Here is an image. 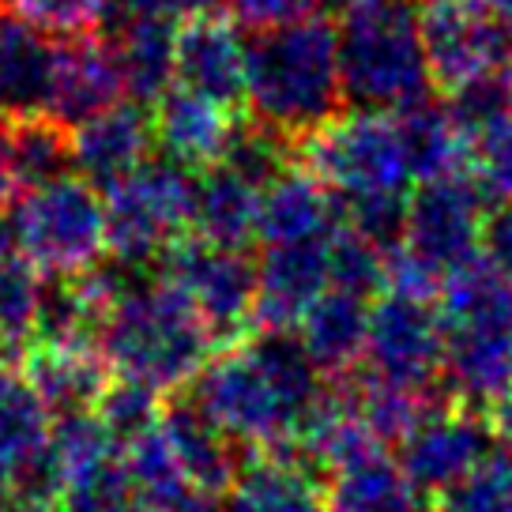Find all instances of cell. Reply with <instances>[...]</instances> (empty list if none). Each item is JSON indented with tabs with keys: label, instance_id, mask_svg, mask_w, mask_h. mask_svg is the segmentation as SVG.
Here are the masks:
<instances>
[{
	"label": "cell",
	"instance_id": "1",
	"mask_svg": "<svg viewBox=\"0 0 512 512\" xmlns=\"http://www.w3.org/2000/svg\"><path fill=\"white\" fill-rule=\"evenodd\" d=\"M324 392L298 336H253L215 354L192 384V403L249 456L294 452Z\"/></svg>",
	"mask_w": 512,
	"mask_h": 512
},
{
	"label": "cell",
	"instance_id": "2",
	"mask_svg": "<svg viewBox=\"0 0 512 512\" xmlns=\"http://www.w3.org/2000/svg\"><path fill=\"white\" fill-rule=\"evenodd\" d=\"M249 117L302 147L347 110L339 72V27L309 16L249 42Z\"/></svg>",
	"mask_w": 512,
	"mask_h": 512
},
{
	"label": "cell",
	"instance_id": "3",
	"mask_svg": "<svg viewBox=\"0 0 512 512\" xmlns=\"http://www.w3.org/2000/svg\"><path fill=\"white\" fill-rule=\"evenodd\" d=\"M98 347L117 377L155 392H181L215 358V336L189 294L170 279L132 283L98 328Z\"/></svg>",
	"mask_w": 512,
	"mask_h": 512
},
{
	"label": "cell",
	"instance_id": "4",
	"mask_svg": "<svg viewBox=\"0 0 512 512\" xmlns=\"http://www.w3.org/2000/svg\"><path fill=\"white\" fill-rule=\"evenodd\" d=\"M339 72L351 110L403 113L430 98L433 76L418 31V8L407 0H377L343 12Z\"/></svg>",
	"mask_w": 512,
	"mask_h": 512
},
{
	"label": "cell",
	"instance_id": "5",
	"mask_svg": "<svg viewBox=\"0 0 512 512\" xmlns=\"http://www.w3.org/2000/svg\"><path fill=\"white\" fill-rule=\"evenodd\" d=\"M302 166L343 208L415 192L400 121L392 113L343 110L302 144Z\"/></svg>",
	"mask_w": 512,
	"mask_h": 512
},
{
	"label": "cell",
	"instance_id": "6",
	"mask_svg": "<svg viewBox=\"0 0 512 512\" xmlns=\"http://www.w3.org/2000/svg\"><path fill=\"white\" fill-rule=\"evenodd\" d=\"M12 215L16 253L27 256L49 279H72L102 264L110 253L106 200L83 177H61L53 185L23 192Z\"/></svg>",
	"mask_w": 512,
	"mask_h": 512
},
{
	"label": "cell",
	"instance_id": "7",
	"mask_svg": "<svg viewBox=\"0 0 512 512\" xmlns=\"http://www.w3.org/2000/svg\"><path fill=\"white\" fill-rule=\"evenodd\" d=\"M110 253L125 268H144L192 234L196 174L170 159L144 162L136 174L102 192Z\"/></svg>",
	"mask_w": 512,
	"mask_h": 512
},
{
	"label": "cell",
	"instance_id": "8",
	"mask_svg": "<svg viewBox=\"0 0 512 512\" xmlns=\"http://www.w3.org/2000/svg\"><path fill=\"white\" fill-rule=\"evenodd\" d=\"M418 31L433 87L445 95L486 76H501L512 64V19L475 0H418Z\"/></svg>",
	"mask_w": 512,
	"mask_h": 512
},
{
	"label": "cell",
	"instance_id": "9",
	"mask_svg": "<svg viewBox=\"0 0 512 512\" xmlns=\"http://www.w3.org/2000/svg\"><path fill=\"white\" fill-rule=\"evenodd\" d=\"M162 279L189 294L196 313L208 320L215 343L234 347L245 332H253L256 305V260L238 249H223L211 241L181 238L170 253L159 260Z\"/></svg>",
	"mask_w": 512,
	"mask_h": 512
},
{
	"label": "cell",
	"instance_id": "10",
	"mask_svg": "<svg viewBox=\"0 0 512 512\" xmlns=\"http://www.w3.org/2000/svg\"><path fill=\"white\" fill-rule=\"evenodd\" d=\"M486 192L471 174L426 181L411 192L403 245L407 253L422 260L441 279L464 268L467 260L482 253V230H486Z\"/></svg>",
	"mask_w": 512,
	"mask_h": 512
},
{
	"label": "cell",
	"instance_id": "11",
	"mask_svg": "<svg viewBox=\"0 0 512 512\" xmlns=\"http://www.w3.org/2000/svg\"><path fill=\"white\" fill-rule=\"evenodd\" d=\"M441 358H445V320L437 305L400 294H381L373 302L362 373L415 392L445 396Z\"/></svg>",
	"mask_w": 512,
	"mask_h": 512
},
{
	"label": "cell",
	"instance_id": "12",
	"mask_svg": "<svg viewBox=\"0 0 512 512\" xmlns=\"http://www.w3.org/2000/svg\"><path fill=\"white\" fill-rule=\"evenodd\" d=\"M441 392L467 411H494L512 392V313L445 320Z\"/></svg>",
	"mask_w": 512,
	"mask_h": 512
},
{
	"label": "cell",
	"instance_id": "13",
	"mask_svg": "<svg viewBox=\"0 0 512 512\" xmlns=\"http://www.w3.org/2000/svg\"><path fill=\"white\" fill-rule=\"evenodd\" d=\"M494 426L479 411L441 403L400 445V464L430 497H445L494 452Z\"/></svg>",
	"mask_w": 512,
	"mask_h": 512
},
{
	"label": "cell",
	"instance_id": "14",
	"mask_svg": "<svg viewBox=\"0 0 512 512\" xmlns=\"http://www.w3.org/2000/svg\"><path fill=\"white\" fill-rule=\"evenodd\" d=\"M332 238L260 249L253 336H294L305 313L332 290V268H328Z\"/></svg>",
	"mask_w": 512,
	"mask_h": 512
},
{
	"label": "cell",
	"instance_id": "15",
	"mask_svg": "<svg viewBox=\"0 0 512 512\" xmlns=\"http://www.w3.org/2000/svg\"><path fill=\"white\" fill-rule=\"evenodd\" d=\"M177 87L226 110L249 102V42L223 12L196 16L177 31Z\"/></svg>",
	"mask_w": 512,
	"mask_h": 512
},
{
	"label": "cell",
	"instance_id": "16",
	"mask_svg": "<svg viewBox=\"0 0 512 512\" xmlns=\"http://www.w3.org/2000/svg\"><path fill=\"white\" fill-rule=\"evenodd\" d=\"M125 72L117 49L102 34L64 38L53 57V87H49L46 113L64 128H80L91 117L125 102Z\"/></svg>",
	"mask_w": 512,
	"mask_h": 512
},
{
	"label": "cell",
	"instance_id": "17",
	"mask_svg": "<svg viewBox=\"0 0 512 512\" xmlns=\"http://www.w3.org/2000/svg\"><path fill=\"white\" fill-rule=\"evenodd\" d=\"M155 121L140 102H121L113 110L91 117L87 125L72 128V170L76 177L91 181L98 192L136 174L144 162H151Z\"/></svg>",
	"mask_w": 512,
	"mask_h": 512
},
{
	"label": "cell",
	"instance_id": "18",
	"mask_svg": "<svg viewBox=\"0 0 512 512\" xmlns=\"http://www.w3.org/2000/svg\"><path fill=\"white\" fill-rule=\"evenodd\" d=\"M23 377L31 381L38 400L49 407V415L64 418L95 411L113 384V366L98 347V339L34 343L23 354Z\"/></svg>",
	"mask_w": 512,
	"mask_h": 512
},
{
	"label": "cell",
	"instance_id": "19",
	"mask_svg": "<svg viewBox=\"0 0 512 512\" xmlns=\"http://www.w3.org/2000/svg\"><path fill=\"white\" fill-rule=\"evenodd\" d=\"M151 121L162 155L177 166H189L192 174L219 166L241 132V117H234V110L192 95L185 87H170L155 102Z\"/></svg>",
	"mask_w": 512,
	"mask_h": 512
},
{
	"label": "cell",
	"instance_id": "20",
	"mask_svg": "<svg viewBox=\"0 0 512 512\" xmlns=\"http://www.w3.org/2000/svg\"><path fill=\"white\" fill-rule=\"evenodd\" d=\"M343 204L317 181L313 170L290 166L264 189L260 245H305L328 241L343 226Z\"/></svg>",
	"mask_w": 512,
	"mask_h": 512
},
{
	"label": "cell",
	"instance_id": "21",
	"mask_svg": "<svg viewBox=\"0 0 512 512\" xmlns=\"http://www.w3.org/2000/svg\"><path fill=\"white\" fill-rule=\"evenodd\" d=\"M162 433L185 467V479L196 494L223 497L238 482L241 467L249 464V452L230 441L192 400L170 403L162 411Z\"/></svg>",
	"mask_w": 512,
	"mask_h": 512
},
{
	"label": "cell",
	"instance_id": "22",
	"mask_svg": "<svg viewBox=\"0 0 512 512\" xmlns=\"http://www.w3.org/2000/svg\"><path fill=\"white\" fill-rule=\"evenodd\" d=\"M381 441L373 437L366 418L358 411L351 377L343 381H324L320 400L305 418V430L298 437V456L320 475H336L343 467L358 464L369 452H381Z\"/></svg>",
	"mask_w": 512,
	"mask_h": 512
},
{
	"label": "cell",
	"instance_id": "23",
	"mask_svg": "<svg viewBox=\"0 0 512 512\" xmlns=\"http://www.w3.org/2000/svg\"><path fill=\"white\" fill-rule=\"evenodd\" d=\"M369 313H373L369 298L336 287L305 313L294 336L324 381H343V377L358 373L362 358H366Z\"/></svg>",
	"mask_w": 512,
	"mask_h": 512
},
{
	"label": "cell",
	"instance_id": "24",
	"mask_svg": "<svg viewBox=\"0 0 512 512\" xmlns=\"http://www.w3.org/2000/svg\"><path fill=\"white\" fill-rule=\"evenodd\" d=\"M260 208L264 189L234 166H211L196 174V208H192V234L249 253V245L260 241Z\"/></svg>",
	"mask_w": 512,
	"mask_h": 512
},
{
	"label": "cell",
	"instance_id": "25",
	"mask_svg": "<svg viewBox=\"0 0 512 512\" xmlns=\"http://www.w3.org/2000/svg\"><path fill=\"white\" fill-rule=\"evenodd\" d=\"M223 505L226 512H328V482L298 452L249 456Z\"/></svg>",
	"mask_w": 512,
	"mask_h": 512
},
{
	"label": "cell",
	"instance_id": "26",
	"mask_svg": "<svg viewBox=\"0 0 512 512\" xmlns=\"http://www.w3.org/2000/svg\"><path fill=\"white\" fill-rule=\"evenodd\" d=\"M57 46L16 12H0V113H46Z\"/></svg>",
	"mask_w": 512,
	"mask_h": 512
},
{
	"label": "cell",
	"instance_id": "27",
	"mask_svg": "<svg viewBox=\"0 0 512 512\" xmlns=\"http://www.w3.org/2000/svg\"><path fill=\"white\" fill-rule=\"evenodd\" d=\"M396 121L415 185L471 174V136L452 117L445 98H422L418 106L396 113Z\"/></svg>",
	"mask_w": 512,
	"mask_h": 512
},
{
	"label": "cell",
	"instance_id": "28",
	"mask_svg": "<svg viewBox=\"0 0 512 512\" xmlns=\"http://www.w3.org/2000/svg\"><path fill=\"white\" fill-rule=\"evenodd\" d=\"M328 512H430V494L381 448L328 479Z\"/></svg>",
	"mask_w": 512,
	"mask_h": 512
},
{
	"label": "cell",
	"instance_id": "29",
	"mask_svg": "<svg viewBox=\"0 0 512 512\" xmlns=\"http://www.w3.org/2000/svg\"><path fill=\"white\" fill-rule=\"evenodd\" d=\"M177 23L147 16H121L110 42L125 72L128 102L155 106L170 87H177Z\"/></svg>",
	"mask_w": 512,
	"mask_h": 512
},
{
	"label": "cell",
	"instance_id": "30",
	"mask_svg": "<svg viewBox=\"0 0 512 512\" xmlns=\"http://www.w3.org/2000/svg\"><path fill=\"white\" fill-rule=\"evenodd\" d=\"M49 433V407L38 400L23 369L0 358V490H8L46 452Z\"/></svg>",
	"mask_w": 512,
	"mask_h": 512
},
{
	"label": "cell",
	"instance_id": "31",
	"mask_svg": "<svg viewBox=\"0 0 512 512\" xmlns=\"http://www.w3.org/2000/svg\"><path fill=\"white\" fill-rule=\"evenodd\" d=\"M46 456L61 486L68 490V486H76V482L91 479V475L117 464L121 445L113 441V433L106 430V422L95 411H83V415L53 418Z\"/></svg>",
	"mask_w": 512,
	"mask_h": 512
},
{
	"label": "cell",
	"instance_id": "32",
	"mask_svg": "<svg viewBox=\"0 0 512 512\" xmlns=\"http://www.w3.org/2000/svg\"><path fill=\"white\" fill-rule=\"evenodd\" d=\"M46 279L27 256L12 253L0 260V351L23 354L38 343V317H42Z\"/></svg>",
	"mask_w": 512,
	"mask_h": 512
},
{
	"label": "cell",
	"instance_id": "33",
	"mask_svg": "<svg viewBox=\"0 0 512 512\" xmlns=\"http://www.w3.org/2000/svg\"><path fill=\"white\" fill-rule=\"evenodd\" d=\"M12 140H16V177L23 192L68 177V170H72V128L53 121L49 113H34V117H16Z\"/></svg>",
	"mask_w": 512,
	"mask_h": 512
},
{
	"label": "cell",
	"instance_id": "34",
	"mask_svg": "<svg viewBox=\"0 0 512 512\" xmlns=\"http://www.w3.org/2000/svg\"><path fill=\"white\" fill-rule=\"evenodd\" d=\"M121 467H125L132 490L144 497V505L151 512H162L166 505H174L177 497L192 494L189 479H185V467L174 456L162 426L121 448Z\"/></svg>",
	"mask_w": 512,
	"mask_h": 512
},
{
	"label": "cell",
	"instance_id": "35",
	"mask_svg": "<svg viewBox=\"0 0 512 512\" xmlns=\"http://www.w3.org/2000/svg\"><path fill=\"white\" fill-rule=\"evenodd\" d=\"M388 249L377 241H369L362 230H354L347 219L336 230V238L328 245V268H332V287L358 294L377 302L384 294V279H388Z\"/></svg>",
	"mask_w": 512,
	"mask_h": 512
},
{
	"label": "cell",
	"instance_id": "36",
	"mask_svg": "<svg viewBox=\"0 0 512 512\" xmlns=\"http://www.w3.org/2000/svg\"><path fill=\"white\" fill-rule=\"evenodd\" d=\"M162 392L147 388L140 381H128V377H113V384L106 388V396L98 400L95 415L106 422V430L113 433V441L125 448L136 437L159 430L162 426Z\"/></svg>",
	"mask_w": 512,
	"mask_h": 512
},
{
	"label": "cell",
	"instance_id": "37",
	"mask_svg": "<svg viewBox=\"0 0 512 512\" xmlns=\"http://www.w3.org/2000/svg\"><path fill=\"white\" fill-rule=\"evenodd\" d=\"M441 512H512V448H494L441 497Z\"/></svg>",
	"mask_w": 512,
	"mask_h": 512
},
{
	"label": "cell",
	"instance_id": "38",
	"mask_svg": "<svg viewBox=\"0 0 512 512\" xmlns=\"http://www.w3.org/2000/svg\"><path fill=\"white\" fill-rule=\"evenodd\" d=\"M113 0H8V12L27 19L42 34H61V38H80L95 34L98 23L106 19Z\"/></svg>",
	"mask_w": 512,
	"mask_h": 512
},
{
	"label": "cell",
	"instance_id": "39",
	"mask_svg": "<svg viewBox=\"0 0 512 512\" xmlns=\"http://www.w3.org/2000/svg\"><path fill=\"white\" fill-rule=\"evenodd\" d=\"M57 512H151L144 497L132 490L121 460L106 471H98L91 479L68 486L57 501Z\"/></svg>",
	"mask_w": 512,
	"mask_h": 512
},
{
	"label": "cell",
	"instance_id": "40",
	"mask_svg": "<svg viewBox=\"0 0 512 512\" xmlns=\"http://www.w3.org/2000/svg\"><path fill=\"white\" fill-rule=\"evenodd\" d=\"M471 177L479 181L486 200L512 204V117L471 140Z\"/></svg>",
	"mask_w": 512,
	"mask_h": 512
},
{
	"label": "cell",
	"instance_id": "41",
	"mask_svg": "<svg viewBox=\"0 0 512 512\" xmlns=\"http://www.w3.org/2000/svg\"><path fill=\"white\" fill-rule=\"evenodd\" d=\"M226 16L245 34H275L317 16V0H226Z\"/></svg>",
	"mask_w": 512,
	"mask_h": 512
},
{
	"label": "cell",
	"instance_id": "42",
	"mask_svg": "<svg viewBox=\"0 0 512 512\" xmlns=\"http://www.w3.org/2000/svg\"><path fill=\"white\" fill-rule=\"evenodd\" d=\"M121 16H147V19H166V23H189L196 16H211L219 12L226 0H117Z\"/></svg>",
	"mask_w": 512,
	"mask_h": 512
},
{
	"label": "cell",
	"instance_id": "43",
	"mask_svg": "<svg viewBox=\"0 0 512 512\" xmlns=\"http://www.w3.org/2000/svg\"><path fill=\"white\" fill-rule=\"evenodd\" d=\"M482 256L494 264L497 275L512 287V204H497V208L486 215Z\"/></svg>",
	"mask_w": 512,
	"mask_h": 512
},
{
	"label": "cell",
	"instance_id": "44",
	"mask_svg": "<svg viewBox=\"0 0 512 512\" xmlns=\"http://www.w3.org/2000/svg\"><path fill=\"white\" fill-rule=\"evenodd\" d=\"M12 128H16V117L0 113V208L16 204L19 196H23L16 177V140H12Z\"/></svg>",
	"mask_w": 512,
	"mask_h": 512
},
{
	"label": "cell",
	"instance_id": "45",
	"mask_svg": "<svg viewBox=\"0 0 512 512\" xmlns=\"http://www.w3.org/2000/svg\"><path fill=\"white\" fill-rule=\"evenodd\" d=\"M0 512H57V501L23 494V490H0Z\"/></svg>",
	"mask_w": 512,
	"mask_h": 512
},
{
	"label": "cell",
	"instance_id": "46",
	"mask_svg": "<svg viewBox=\"0 0 512 512\" xmlns=\"http://www.w3.org/2000/svg\"><path fill=\"white\" fill-rule=\"evenodd\" d=\"M162 512H226V505L219 501V497H211V494H185V497H177L174 505H166Z\"/></svg>",
	"mask_w": 512,
	"mask_h": 512
},
{
	"label": "cell",
	"instance_id": "47",
	"mask_svg": "<svg viewBox=\"0 0 512 512\" xmlns=\"http://www.w3.org/2000/svg\"><path fill=\"white\" fill-rule=\"evenodd\" d=\"M490 426H494L497 441H501L505 448H512V392L490 411Z\"/></svg>",
	"mask_w": 512,
	"mask_h": 512
},
{
	"label": "cell",
	"instance_id": "48",
	"mask_svg": "<svg viewBox=\"0 0 512 512\" xmlns=\"http://www.w3.org/2000/svg\"><path fill=\"white\" fill-rule=\"evenodd\" d=\"M12 253H16V241H12V226L0 219V260H8Z\"/></svg>",
	"mask_w": 512,
	"mask_h": 512
},
{
	"label": "cell",
	"instance_id": "49",
	"mask_svg": "<svg viewBox=\"0 0 512 512\" xmlns=\"http://www.w3.org/2000/svg\"><path fill=\"white\" fill-rule=\"evenodd\" d=\"M475 4H482V8H490V12H497V16L512 19V0H475Z\"/></svg>",
	"mask_w": 512,
	"mask_h": 512
},
{
	"label": "cell",
	"instance_id": "50",
	"mask_svg": "<svg viewBox=\"0 0 512 512\" xmlns=\"http://www.w3.org/2000/svg\"><path fill=\"white\" fill-rule=\"evenodd\" d=\"M339 12H354V8H366V4H377V0H328Z\"/></svg>",
	"mask_w": 512,
	"mask_h": 512
},
{
	"label": "cell",
	"instance_id": "51",
	"mask_svg": "<svg viewBox=\"0 0 512 512\" xmlns=\"http://www.w3.org/2000/svg\"><path fill=\"white\" fill-rule=\"evenodd\" d=\"M505 83H509V106H512V64L505 68Z\"/></svg>",
	"mask_w": 512,
	"mask_h": 512
}]
</instances>
